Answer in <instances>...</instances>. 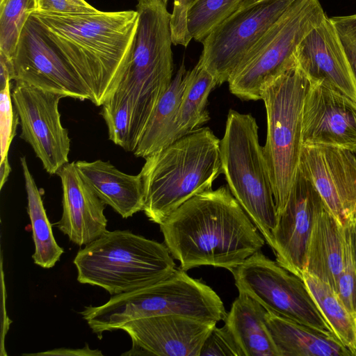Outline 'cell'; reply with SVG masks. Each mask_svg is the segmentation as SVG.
Wrapping results in <instances>:
<instances>
[{
    "label": "cell",
    "instance_id": "cell-1",
    "mask_svg": "<svg viewBox=\"0 0 356 356\" xmlns=\"http://www.w3.org/2000/svg\"><path fill=\"white\" fill-rule=\"evenodd\" d=\"M159 226L165 245L186 271L200 266L230 270L265 243L226 185L192 197Z\"/></svg>",
    "mask_w": 356,
    "mask_h": 356
},
{
    "label": "cell",
    "instance_id": "cell-2",
    "mask_svg": "<svg viewBox=\"0 0 356 356\" xmlns=\"http://www.w3.org/2000/svg\"><path fill=\"white\" fill-rule=\"evenodd\" d=\"M30 16L88 88L91 102L102 106L115 93L131 61L138 12Z\"/></svg>",
    "mask_w": 356,
    "mask_h": 356
},
{
    "label": "cell",
    "instance_id": "cell-3",
    "mask_svg": "<svg viewBox=\"0 0 356 356\" xmlns=\"http://www.w3.org/2000/svg\"><path fill=\"white\" fill-rule=\"evenodd\" d=\"M220 142L209 127H200L144 158L143 211L150 221L161 224L188 200L212 189L222 174Z\"/></svg>",
    "mask_w": 356,
    "mask_h": 356
},
{
    "label": "cell",
    "instance_id": "cell-4",
    "mask_svg": "<svg viewBox=\"0 0 356 356\" xmlns=\"http://www.w3.org/2000/svg\"><path fill=\"white\" fill-rule=\"evenodd\" d=\"M181 268L151 285L112 296L99 306L80 312L92 332L101 339L104 332L120 330L131 321L163 315H178L207 321H225L227 313L220 298L200 280Z\"/></svg>",
    "mask_w": 356,
    "mask_h": 356
},
{
    "label": "cell",
    "instance_id": "cell-5",
    "mask_svg": "<svg viewBox=\"0 0 356 356\" xmlns=\"http://www.w3.org/2000/svg\"><path fill=\"white\" fill-rule=\"evenodd\" d=\"M73 262L78 282L112 296L157 283L177 268L165 244L120 229L106 230L86 245Z\"/></svg>",
    "mask_w": 356,
    "mask_h": 356
},
{
    "label": "cell",
    "instance_id": "cell-6",
    "mask_svg": "<svg viewBox=\"0 0 356 356\" xmlns=\"http://www.w3.org/2000/svg\"><path fill=\"white\" fill-rule=\"evenodd\" d=\"M138 24L129 65L115 91L131 100V152L172 80L170 13L158 0H138Z\"/></svg>",
    "mask_w": 356,
    "mask_h": 356
},
{
    "label": "cell",
    "instance_id": "cell-7",
    "mask_svg": "<svg viewBox=\"0 0 356 356\" xmlns=\"http://www.w3.org/2000/svg\"><path fill=\"white\" fill-rule=\"evenodd\" d=\"M220 155L221 173L231 193L273 248L277 213L258 125L252 115L229 111Z\"/></svg>",
    "mask_w": 356,
    "mask_h": 356
},
{
    "label": "cell",
    "instance_id": "cell-8",
    "mask_svg": "<svg viewBox=\"0 0 356 356\" xmlns=\"http://www.w3.org/2000/svg\"><path fill=\"white\" fill-rule=\"evenodd\" d=\"M310 79L296 63L261 92L267 117L264 153L277 216L293 187L302 147V112Z\"/></svg>",
    "mask_w": 356,
    "mask_h": 356
},
{
    "label": "cell",
    "instance_id": "cell-9",
    "mask_svg": "<svg viewBox=\"0 0 356 356\" xmlns=\"http://www.w3.org/2000/svg\"><path fill=\"white\" fill-rule=\"evenodd\" d=\"M325 15L319 0H296L230 77L231 93L243 100L261 99L262 90L296 63L298 46Z\"/></svg>",
    "mask_w": 356,
    "mask_h": 356
},
{
    "label": "cell",
    "instance_id": "cell-10",
    "mask_svg": "<svg viewBox=\"0 0 356 356\" xmlns=\"http://www.w3.org/2000/svg\"><path fill=\"white\" fill-rule=\"evenodd\" d=\"M229 271L238 293L247 294L266 311L337 337L303 279L260 250Z\"/></svg>",
    "mask_w": 356,
    "mask_h": 356
},
{
    "label": "cell",
    "instance_id": "cell-11",
    "mask_svg": "<svg viewBox=\"0 0 356 356\" xmlns=\"http://www.w3.org/2000/svg\"><path fill=\"white\" fill-rule=\"evenodd\" d=\"M296 0H245L202 42L198 63L218 86L228 82L268 29Z\"/></svg>",
    "mask_w": 356,
    "mask_h": 356
},
{
    "label": "cell",
    "instance_id": "cell-12",
    "mask_svg": "<svg viewBox=\"0 0 356 356\" xmlns=\"http://www.w3.org/2000/svg\"><path fill=\"white\" fill-rule=\"evenodd\" d=\"M15 82L12 99L21 125L20 138L31 145L45 171L57 175L69 162L70 149L68 131L58 111L65 96Z\"/></svg>",
    "mask_w": 356,
    "mask_h": 356
},
{
    "label": "cell",
    "instance_id": "cell-13",
    "mask_svg": "<svg viewBox=\"0 0 356 356\" xmlns=\"http://www.w3.org/2000/svg\"><path fill=\"white\" fill-rule=\"evenodd\" d=\"M13 64L15 81L65 97L92 99L88 88L31 16L21 33Z\"/></svg>",
    "mask_w": 356,
    "mask_h": 356
},
{
    "label": "cell",
    "instance_id": "cell-14",
    "mask_svg": "<svg viewBox=\"0 0 356 356\" xmlns=\"http://www.w3.org/2000/svg\"><path fill=\"white\" fill-rule=\"evenodd\" d=\"M325 204L313 183L298 167L286 206L277 216L272 249L276 261L301 278L310 234Z\"/></svg>",
    "mask_w": 356,
    "mask_h": 356
},
{
    "label": "cell",
    "instance_id": "cell-15",
    "mask_svg": "<svg viewBox=\"0 0 356 356\" xmlns=\"http://www.w3.org/2000/svg\"><path fill=\"white\" fill-rule=\"evenodd\" d=\"M302 143L356 148V102L325 82L310 80L303 106Z\"/></svg>",
    "mask_w": 356,
    "mask_h": 356
},
{
    "label": "cell",
    "instance_id": "cell-16",
    "mask_svg": "<svg viewBox=\"0 0 356 356\" xmlns=\"http://www.w3.org/2000/svg\"><path fill=\"white\" fill-rule=\"evenodd\" d=\"M216 321L163 315L142 318L124 324L132 346L122 355L200 356Z\"/></svg>",
    "mask_w": 356,
    "mask_h": 356
},
{
    "label": "cell",
    "instance_id": "cell-17",
    "mask_svg": "<svg viewBox=\"0 0 356 356\" xmlns=\"http://www.w3.org/2000/svg\"><path fill=\"white\" fill-rule=\"evenodd\" d=\"M299 168L343 225L356 216V162L349 150L302 145Z\"/></svg>",
    "mask_w": 356,
    "mask_h": 356
},
{
    "label": "cell",
    "instance_id": "cell-18",
    "mask_svg": "<svg viewBox=\"0 0 356 356\" xmlns=\"http://www.w3.org/2000/svg\"><path fill=\"white\" fill-rule=\"evenodd\" d=\"M295 57L310 80L325 82L356 102V81L330 17L325 15L305 37Z\"/></svg>",
    "mask_w": 356,
    "mask_h": 356
},
{
    "label": "cell",
    "instance_id": "cell-19",
    "mask_svg": "<svg viewBox=\"0 0 356 356\" xmlns=\"http://www.w3.org/2000/svg\"><path fill=\"white\" fill-rule=\"evenodd\" d=\"M63 189V213L57 228L74 243L81 246L105 232V204L82 178L75 162L66 163L58 172Z\"/></svg>",
    "mask_w": 356,
    "mask_h": 356
},
{
    "label": "cell",
    "instance_id": "cell-20",
    "mask_svg": "<svg viewBox=\"0 0 356 356\" xmlns=\"http://www.w3.org/2000/svg\"><path fill=\"white\" fill-rule=\"evenodd\" d=\"M75 165L99 199L123 218L143 211L144 189L140 174L128 175L100 159L77 161Z\"/></svg>",
    "mask_w": 356,
    "mask_h": 356
},
{
    "label": "cell",
    "instance_id": "cell-21",
    "mask_svg": "<svg viewBox=\"0 0 356 356\" xmlns=\"http://www.w3.org/2000/svg\"><path fill=\"white\" fill-rule=\"evenodd\" d=\"M344 227L325 204L308 242L304 271L328 284L334 291L343 265Z\"/></svg>",
    "mask_w": 356,
    "mask_h": 356
},
{
    "label": "cell",
    "instance_id": "cell-22",
    "mask_svg": "<svg viewBox=\"0 0 356 356\" xmlns=\"http://www.w3.org/2000/svg\"><path fill=\"white\" fill-rule=\"evenodd\" d=\"M266 323L279 356L353 355L337 337L268 311Z\"/></svg>",
    "mask_w": 356,
    "mask_h": 356
},
{
    "label": "cell",
    "instance_id": "cell-23",
    "mask_svg": "<svg viewBox=\"0 0 356 356\" xmlns=\"http://www.w3.org/2000/svg\"><path fill=\"white\" fill-rule=\"evenodd\" d=\"M267 311L244 293L232 305L225 325L232 333L243 356H279L266 323Z\"/></svg>",
    "mask_w": 356,
    "mask_h": 356
},
{
    "label": "cell",
    "instance_id": "cell-24",
    "mask_svg": "<svg viewBox=\"0 0 356 356\" xmlns=\"http://www.w3.org/2000/svg\"><path fill=\"white\" fill-rule=\"evenodd\" d=\"M188 71L184 63L159 102L132 152L136 157L145 158L168 145L172 125L186 88Z\"/></svg>",
    "mask_w": 356,
    "mask_h": 356
},
{
    "label": "cell",
    "instance_id": "cell-25",
    "mask_svg": "<svg viewBox=\"0 0 356 356\" xmlns=\"http://www.w3.org/2000/svg\"><path fill=\"white\" fill-rule=\"evenodd\" d=\"M215 78L198 62L188 71L185 90L177 111L168 145L202 127L209 120V95L217 86Z\"/></svg>",
    "mask_w": 356,
    "mask_h": 356
},
{
    "label": "cell",
    "instance_id": "cell-26",
    "mask_svg": "<svg viewBox=\"0 0 356 356\" xmlns=\"http://www.w3.org/2000/svg\"><path fill=\"white\" fill-rule=\"evenodd\" d=\"M20 163L27 195V212L31 220L35 251L33 262L43 268H51L64 252L54 236L51 225L43 204L41 193L31 173L25 156Z\"/></svg>",
    "mask_w": 356,
    "mask_h": 356
},
{
    "label": "cell",
    "instance_id": "cell-27",
    "mask_svg": "<svg viewBox=\"0 0 356 356\" xmlns=\"http://www.w3.org/2000/svg\"><path fill=\"white\" fill-rule=\"evenodd\" d=\"M302 278L335 336L356 356V318L328 284L306 271Z\"/></svg>",
    "mask_w": 356,
    "mask_h": 356
},
{
    "label": "cell",
    "instance_id": "cell-28",
    "mask_svg": "<svg viewBox=\"0 0 356 356\" xmlns=\"http://www.w3.org/2000/svg\"><path fill=\"white\" fill-rule=\"evenodd\" d=\"M245 0H195L188 13L187 27L195 41L202 42L234 13Z\"/></svg>",
    "mask_w": 356,
    "mask_h": 356
},
{
    "label": "cell",
    "instance_id": "cell-29",
    "mask_svg": "<svg viewBox=\"0 0 356 356\" xmlns=\"http://www.w3.org/2000/svg\"><path fill=\"white\" fill-rule=\"evenodd\" d=\"M33 10V0H0V52L12 60L22 29Z\"/></svg>",
    "mask_w": 356,
    "mask_h": 356
},
{
    "label": "cell",
    "instance_id": "cell-30",
    "mask_svg": "<svg viewBox=\"0 0 356 356\" xmlns=\"http://www.w3.org/2000/svg\"><path fill=\"white\" fill-rule=\"evenodd\" d=\"M101 115L106 124L109 140L126 151L131 152L132 108L130 99L115 91L103 104Z\"/></svg>",
    "mask_w": 356,
    "mask_h": 356
},
{
    "label": "cell",
    "instance_id": "cell-31",
    "mask_svg": "<svg viewBox=\"0 0 356 356\" xmlns=\"http://www.w3.org/2000/svg\"><path fill=\"white\" fill-rule=\"evenodd\" d=\"M343 227V265L337 279L335 291L347 309L356 318V264L351 250L348 232L346 227Z\"/></svg>",
    "mask_w": 356,
    "mask_h": 356
},
{
    "label": "cell",
    "instance_id": "cell-32",
    "mask_svg": "<svg viewBox=\"0 0 356 356\" xmlns=\"http://www.w3.org/2000/svg\"><path fill=\"white\" fill-rule=\"evenodd\" d=\"M11 81H8L5 88L0 90L1 161L8 157L10 146L15 136L16 128L19 122L12 99Z\"/></svg>",
    "mask_w": 356,
    "mask_h": 356
},
{
    "label": "cell",
    "instance_id": "cell-33",
    "mask_svg": "<svg viewBox=\"0 0 356 356\" xmlns=\"http://www.w3.org/2000/svg\"><path fill=\"white\" fill-rule=\"evenodd\" d=\"M243 356L242 352L225 325L211 331L202 347L200 356Z\"/></svg>",
    "mask_w": 356,
    "mask_h": 356
},
{
    "label": "cell",
    "instance_id": "cell-34",
    "mask_svg": "<svg viewBox=\"0 0 356 356\" xmlns=\"http://www.w3.org/2000/svg\"><path fill=\"white\" fill-rule=\"evenodd\" d=\"M330 19L337 29L356 81V14Z\"/></svg>",
    "mask_w": 356,
    "mask_h": 356
},
{
    "label": "cell",
    "instance_id": "cell-35",
    "mask_svg": "<svg viewBox=\"0 0 356 356\" xmlns=\"http://www.w3.org/2000/svg\"><path fill=\"white\" fill-rule=\"evenodd\" d=\"M33 13L77 15L92 13L99 10L86 0H33Z\"/></svg>",
    "mask_w": 356,
    "mask_h": 356
},
{
    "label": "cell",
    "instance_id": "cell-36",
    "mask_svg": "<svg viewBox=\"0 0 356 356\" xmlns=\"http://www.w3.org/2000/svg\"><path fill=\"white\" fill-rule=\"evenodd\" d=\"M195 0H174L170 29L172 44L186 47L192 39L188 27V10Z\"/></svg>",
    "mask_w": 356,
    "mask_h": 356
},
{
    "label": "cell",
    "instance_id": "cell-37",
    "mask_svg": "<svg viewBox=\"0 0 356 356\" xmlns=\"http://www.w3.org/2000/svg\"><path fill=\"white\" fill-rule=\"evenodd\" d=\"M26 355H61V356H97L103 354L101 350H93L89 348L88 345H86L82 348H56L42 353L24 354Z\"/></svg>",
    "mask_w": 356,
    "mask_h": 356
},
{
    "label": "cell",
    "instance_id": "cell-38",
    "mask_svg": "<svg viewBox=\"0 0 356 356\" xmlns=\"http://www.w3.org/2000/svg\"><path fill=\"white\" fill-rule=\"evenodd\" d=\"M343 225L348 232L351 250L356 264V216L346 220Z\"/></svg>",
    "mask_w": 356,
    "mask_h": 356
},
{
    "label": "cell",
    "instance_id": "cell-39",
    "mask_svg": "<svg viewBox=\"0 0 356 356\" xmlns=\"http://www.w3.org/2000/svg\"><path fill=\"white\" fill-rule=\"evenodd\" d=\"M11 172V167L8 161V157L0 161V189L1 190Z\"/></svg>",
    "mask_w": 356,
    "mask_h": 356
},
{
    "label": "cell",
    "instance_id": "cell-40",
    "mask_svg": "<svg viewBox=\"0 0 356 356\" xmlns=\"http://www.w3.org/2000/svg\"><path fill=\"white\" fill-rule=\"evenodd\" d=\"M350 153L351 154L352 156L353 157L354 160L356 162V148L349 150Z\"/></svg>",
    "mask_w": 356,
    "mask_h": 356
},
{
    "label": "cell",
    "instance_id": "cell-41",
    "mask_svg": "<svg viewBox=\"0 0 356 356\" xmlns=\"http://www.w3.org/2000/svg\"><path fill=\"white\" fill-rule=\"evenodd\" d=\"M158 1H159L161 3H162L163 4H164L165 6H167L168 0H158Z\"/></svg>",
    "mask_w": 356,
    "mask_h": 356
},
{
    "label": "cell",
    "instance_id": "cell-42",
    "mask_svg": "<svg viewBox=\"0 0 356 356\" xmlns=\"http://www.w3.org/2000/svg\"><path fill=\"white\" fill-rule=\"evenodd\" d=\"M256 1H257V0H256Z\"/></svg>",
    "mask_w": 356,
    "mask_h": 356
}]
</instances>
